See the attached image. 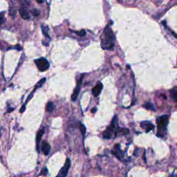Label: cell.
Returning a JSON list of instances; mask_svg holds the SVG:
<instances>
[{
  "mask_svg": "<svg viewBox=\"0 0 177 177\" xmlns=\"http://www.w3.org/2000/svg\"><path fill=\"white\" fill-rule=\"evenodd\" d=\"M80 131H81V133L82 134V136H83V138H85V134H86V128H85V126L83 125V124L80 123Z\"/></svg>",
  "mask_w": 177,
  "mask_h": 177,
  "instance_id": "e0dca14e",
  "label": "cell"
},
{
  "mask_svg": "<svg viewBox=\"0 0 177 177\" xmlns=\"http://www.w3.org/2000/svg\"><path fill=\"white\" fill-rule=\"evenodd\" d=\"M110 24L105 28L101 36V46L104 50H111L115 45V36Z\"/></svg>",
  "mask_w": 177,
  "mask_h": 177,
  "instance_id": "6da1fadb",
  "label": "cell"
},
{
  "mask_svg": "<svg viewBox=\"0 0 177 177\" xmlns=\"http://www.w3.org/2000/svg\"><path fill=\"white\" fill-rule=\"evenodd\" d=\"M25 109H26V105L24 104L23 105H22V108L20 109V113H23V112H24V111H25Z\"/></svg>",
  "mask_w": 177,
  "mask_h": 177,
  "instance_id": "44dd1931",
  "label": "cell"
},
{
  "mask_svg": "<svg viewBox=\"0 0 177 177\" xmlns=\"http://www.w3.org/2000/svg\"><path fill=\"white\" fill-rule=\"evenodd\" d=\"M143 107H145L148 110H152V111H156L155 107H154L153 104L150 103V102H147V103H145V104L143 105Z\"/></svg>",
  "mask_w": 177,
  "mask_h": 177,
  "instance_id": "5bb4252c",
  "label": "cell"
},
{
  "mask_svg": "<svg viewBox=\"0 0 177 177\" xmlns=\"http://www.w3.org/2000/svg\"><path fill=\"white\" fill-rule=\"evenodd\" d=\"M35 64H36V66H38V69H39V71H41V72H43V71L48 70L50 66L49 62L47 61L46 59L43 58V57L36 59V60H35Z\"/></svg>",
  "mask_w": 177,
  "mask_h": 177,
  "instance_id": "277c9868",
  "label": "cell"
},
{
  "mask_svg": "<svg viewBox=\"0 0 177 177\" xmlns=\"http://www.w3.org/2000/svg\"><path fill=\"white\" fill-rule=\"evenodd\" d=\"M112 154H113L114 156H115L119 159H121V158H122V156H123V155H122V152L121 151V150H120V145L118 144L115 145L114 148H113V150H112Z\"/></svg>",
  "mask_w": 177,
  "mask_h": 177,
  "instance_id": "9c48e42d",
  "label": "cell"
},
{
  "mask_svg": "<svg viewBox=\"0 0 177 177\" xmlns=\"http://www.w3.org/2000/svg\"><path fill=\"white\" fill-rule=\"evenodd\" d=\"M38 3H42L43 1H38Z\"/></svg>",
  "mask_w": 177,
  "mask_h": 177,
  "instance_id": "603a6c76",
  "label": "cell"
},
{
  "mask_svg": "<svg viewBox=\"0 0 177 177\" xmlns=\"http://www.w3.org/2000/svg\"><path fill=\"white\" fill-rule=\"evenodd\" d=\"M40 174L42 175H46L48 174V169H47V168H43L42 169L41 172H40Z\"/></svg>",
  "mask_w": 177,
  "mask_h": 177,
  "instance_id": "d6986e66",
  "label": "cell"
},
{
  "mask_svg": "<svg viewBox=\"0 0 177 177\" xmlns=\"http://www.w3.org/2000/svg\"><path fill=\"white\" fill-rule=\"evenodd\" d=\"M72 32L76 33L78 36H81V37L85 36L86 35V31H85V30H82V31H72Z\"/></svg>",
  "mask_w": 177,
  "mask_h": 177,
  "instance_id": "ac0fdd59",
  "label": "cell"
},
{
  "mask_svg": "<svg viewBox=\"0 0 177 177\" xmlns=\"http://www.w3.org/2000/svg\"><path fill=\"white\" fill-rule=\"evenodd\" d=\"M141 126L143 129H145V131L146 132H149L150 131L153 130L154 126L152 122H150V121H143L141 122Z\"/></svg>",
  "mask_w": 177,
  "mask_h": 177,
  "instance_id": "ba28073f",
  "label": "cell"
},
{
  "mask_svg": "<svg viewBox=\"0 0 177 177\" xmlns=\"http://www.w3.org/2000/svg\"><path fill=\"white\" fill-rule=\"evenodd\" d=\"M157 123V136L159 137H164L167 132V125L168 123V116L163 115L159 117L156 120Z\"/></svg>",
  "mask_w": 177,
  "mask_h": 177,
  "instance_id": "3957f363",
  "label": "cell"
},
{
  "mask_svg": "<svg viewBox=\"0 0 177 177\" xmlns=\"http://www.w3.org/2000/svg\"><path fill=\"white\" fill-rule=\"evenodd\" d=\"M129 130L128 129H126V128H120L119 127L117 130L116 133H115V137L117 136H125L129 134Z\"/></svg>",
  "mask_w": 177,
  "mask_h": 177,
  "instance_id": "8fae6325",
  "label": "cell"
},
{
  "mask_svg": "<svg viewBox=\"0 0 177 177\" xmlns=\"http://www.w3.org/2000/svg\"><path fill=\"white\" fill-rule=\"evenodd\" d=\"M54 108H55V106H54V104L53 102H49V103L46 104V111L51 112L53 111Z\"/></svg>",
  "mask_w": 177,
  "mask_h": 177,
  "instance_id": "9a60e30c",
  "label": "cell"
},
{
  "mask_svg": "<svg viewBox=\"0 0 177 177\" xmlns=\"http://www.w3.org/2000/svg\"><path fill=\"white\" fill-rule=\"evenodd\" d=\"M70 166H71V161L69 159H67L66 160L65 163H64V166H63L62 169L59 172L56 177H66L67 175L68 172H69Z\"/></svg>",
  "mask_w": 177,
  "mask_h": 177,
  "instance_id": "5b68a950",
  "label": "cell"
},
{
  "mask_svg": "<svg viewBox=\"0 0 177 177\" xmlns=\"http://www.w3.org/2000/svg\"><path fill=\"white\" fill-rule=\"evenodd\" d=\"M103 84H102L101 82H98L97 85H96L92 89L93 95L95 96V97H97V96H98L99 94L101 93L102 90H103Z\"/></svg>",
  "mask_w": 177,
  "mask_h": 177,
  "instance_id": "52a82bcc",
  "label": "cell"
},
{
  "mask_svg": "<svg viewBox=\"0 0 177 177\" xmlns=\"http://www.w3.org/2000/svg\"><path fill=\"white\" fill-rule=\"evenodd\" d=\"M171 97L174 100V101L176 102L177 100V88L174 87V89H172L171 91Z\"/></svg>",
  "mask_w": 177,
  "mask_h": 177,
  "instance_id": "2e32d148",
  "label": "cell"
},
{
  "mask_svg": "<svg viewBox=\"0 0 177 177\" xmlns=\"http://www.w3.org/2000/svg\"><path fill=\"white\" fill-rule=\"evenodd\" d=\"M42 150L43 153L45 155H48V154H49L51 150V146L48 143V142L43 141L42 144Z\"/></svg>",
  "mask_w": 177,
  "mask_h": 177,
  "instance_id": "30bf717a",
  "label": "cell"
},
{
  "mask_svg": "<svg viewBox=\"0 0 177 177\" xmlns=\"http://www.w3.org/2000/svg\"><path fill=\"white\" fill-rule=\"evenodd\" d=\"M83 78H84V75H82V76L80 77V78L79 79L78 82H77V85L76 88L74 89V91H73L72 96H71V100L72 101H76L77 98H78L79 93H80V88H81V85L82 83V80H83Z\"/></svg>",
  "mask_w": 177,
  "mask_h": 177,
  "instance_id": "8992f818",
  "label": "cell"
},
{
  "mask_svg": "<svg viewBox=\"0 0 177 177\" xmlns=\"http://www.w3.org/2000/svg\"><path fill=\"white\" fill-rule=\"evenodd\" d=\"M44 132V129H41V130H40L38 132V134H37L36 136V143H37V149H38V150L39 151V144H40V142L41 141V138L42 137Z\"/></svg>",
  "mask_w": 177,
  "mask_h": 177,
  "instance_id": "4fadbf2b",
  "label": "cell"
},
{
  "mask_svg": "<svg viewBox=\"0 0 177 177\" xmlns=\"http://www.w3.org/2000/svg\"><path fill=\"white\" fill-rule=\"evenodd\" d=\"M33 14L34 16H38V15H40V10H37V9H34L33 10Z\"/></svg>",
  "mask_w": 177,
  "mask_h": 177,
  "instance_id": "ffe728a7",
  "label": "cell"
},
{
  "mask_svg": "<svg viewBox=\"0 0 177 177\" xmlns=\"http://www.w3.org/2000/svg\"><path fill=\"white\" fill-rule=\"evenodd\" d=\"M118 115H115L110 125L107 128V129L103 132V138L105 139H111L112 138L115 137V133L119 128L118 127Z\"/></svg>",
  "mask_w": 177,
  "mask_h": 177,
  "instance_id": "7a4b0ae2",
  "label": "cell"
},
{
  "mask_svg": "<svg viewBox=\"0 0 177 177\" xmlns=\"http://www.w3.org/2000/svg\"><path fill=\"white\" fill-rule=\"evenodd\" d=\"M14 48H15V49H17V50H18V51H20L21 49H22V48H21L20 46V45H19V44H17V46L14 47Z\"/></svg>",
  "mask_w": 177,
  "mask_h": 177,
  "instance_id": "7402d4cb",
  "label": "cell"
},
{
  "mask_svg": "<svg viewBox=\"0 0 177 177\" xmlns=\"http://www.w3.org/2000/svg\"><path fill=\"white\" fill-rule=\"evenodd\" d=\"M20 14L21 15V17H22V19H24V20H29L30 17H29V14L28 13L27 10L24 7H22V8H20Z\"/></svg>",
  "mask_w": 177,
  "mask_h": 177,
  "instance_id": "7c38bea8",
  "label": "cell"
}]
</instances>
